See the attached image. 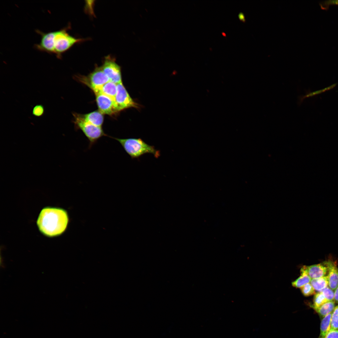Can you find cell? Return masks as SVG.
<instances>
[{
	"label": "cell",
	"mask_w": 338,
	"mask_h": 338,
	"mask_svg": "<svg viewBox=\"0 0 338 338\" xmlns=\"http://www.w3.org/2000/svg\"><path fill=\"white\" fill-rule=\"evenodd\" d=\"M328 271V286L335 291L338 285V268L336 263L331 260L324 261Z\"/></svg>",
	"instance_id": "9c48e42d"
},
{
	"label": "cell",
	"mask_w": 338,
	"mask_h": 338,
	"mask_svg": "<svg viewBox=\"0 0 338 338\" xmlns=\"http://www.w3.org/2000/svg\"><path fill=\"white\" fill-rule=\"evenodd\" d=\"M334 300L337 303H338V285L335 291Z\"/></svg>",
	"instance_id": "cb8c5ba5"
},
{
	"label": "cell",
	"mask_w": 338,
	"mask_h": 338,
	"mask_svg": "<svg viewBox=\"0 0 338 338\" xmlns=\"http://www.w3.org/2000/svg\"><path fill=\"white\" fill-rule=\"evenodd\" d=\"M78 78L80 82L90 88L95 94L98 93L103 86L109 81L101 67H96L88 76H82Z\"/></svg>",
	"instance_id": "5b68a950"
},
{
	"label": "cell",
	"mask_w": 338,
	"mask_h": 338,
	"mask_svg": "<svg viewBox=\"0 0 338 338\" xmlns=\"http://www.w3.org/2000/svg\"><path fill=\"white\" fill-rule=\"evenodd\" d=\"M304 266L308 275L311 279L324 276L328 271L327 266L323 263Z\"/></svg>",
	"instance_id": "30bf717a"
},
{
	"label": "cell",
	"mask_w": 338,
	"mask_h": 338,
	"mask_svg": "<svg viewBox=\"0 0 338 338\" xmlns=\"http://www.w3.org/2000/svg\"><path fill=\"white\" fill-rule=\"evenodd\" d=\"M330 5H338V0H332L325 1L321 6L323 8H326Z\"/></svg>",
	"instance_id": "603a6c76"
},
{
	"label": "cell",
	"mask_w": 338,
	"mask_h": 338,
	"mask_svg": "<svg viewBox=\"0 0 338 338\" xmlns=\"http://www.w3.org/2000/svg\"><path fill=\"white\" fill-rule=\"evenodd\" d=\"M68 28L54 31L52 39L53 54L58 58H61L63 54L75 44L85 40V39L77 38L70 35L67 32Z\"/></svg>",
	"instance_id": "3957f363"
},
{
	"label": "cell",
	"mask_w": 338,
	"mask_h": 338,
	"mask_svg": "<svg viewBox=\"0 0 338 338\" xmlns=\"http://www.w3.org/2000/svg\"><path fill=\"white\" fill-rule=\"evenodd\" d=\"M80 115L85 120L96 126L101 127L104 121L103 114L99 111H95L88 114Z\"/></svg>",
	"instance_id": "8fae6325"
},
{
	"label": "cell",
	"mask_w": 338,
	"mask_h": 338,
	"mask_svg": "<svg viewBox=\"0 0 338 338\" xmlns=\"http://www.w3.org/2000/svg\"><path fill=\"white\" fill-rule=\"evenodd\" d=\"M69 222V216L66 210L60 207H47L41 210L36 223L41 233L52 237L64 233Z\"/></svg>",
	"instance_id": "6da1fadb"
},
{
	"label": "cell",
	"mask_w": 338,
	"mask_h": 338,
	"mask_svg": "<svg viewBox=\"0 0 338 338\" xmlns=\"http://www.w3.org/2000/svg\"><path fill=\"white\" fill-rule=\"evenodd\" d=\"M95 95L99 111L102 114L111 115L118 112L115 102L111 98L101 93Z\"/></svg>",
	"instance_id": "ba28073f"
},
{
	"label": "cell",
	"mask_w": 338,
	"mask_h": 338,
	"mask_svg": "<svg viewBox=\"0 0 338 338\" xmlns=\"http://www.w3.org/2000/svg\"><path fill=\"white\" fill-rule=\"evenodd\" d=\"M321 292L328 301L334 300L335 291L328 286Z\"/></svg>",
	"instance_id": "ffe728a7"
},
{
	"label": "cell",
	"mask_w": 338,
	"mask_h": 338,
	"mask_svg": "<svg viewBox=\"0 0 338 338\" xmlns=\"http://www.w3.org/2000/svg\"><path fill=\"white\" fill-rule=\"evenodd\" d=\"M302 294L305 296H309L315 294V290L310 283H307L300 288Z\"/></svg>",
	"instance_id": "d6986e66"
},
{
	"label": "cell",
	"mask_w": 338,
	"mask_h": 338,
	"mask_svg": "<svg viewBox=\"0 0 338 338\" xmlns=\"http://www.w3.org/2000/svg\"><path fill=\"white\" fill-rule=\"evenodd\" d=\"M310 284L315 290L319 292H321L328 286L329 281L328 276L320 278L311 279Z\"/></svg>",
	"instance_id": "9a60e30c"
},
{
	"label": "cell",
	"mask_w": 338,
	"mask_h": 338,
	"mask_svg": "<svg viewBox=\"0 0 338 338\" xmlns=\"http://www.w3.org/2000/svg\"><path fill=\"white\" fill-rule=\"evenodd\" d=\"M117 84V92L115 102L118 112L131 107L139 108L140 105L131 98L122 82Z\"/></svg>",
	"instance_id": "8992f818"
},
{
	"label": "cell",
	"mask_w": 338,
	"mask_h": 338,
	"mask_svg": "<svg viewBox=\"0 0 338 338\" xmlns=\"http://www.w3.org/2000/svg\"><path fill=\"white\" fill-rule=\"evenodd\" d=\"M101 67L109 81L116 84L122 82L121 68L114 58L110 55L105 57Z\"/></svg>",
	"instance_id": "52a82bcc"
},
{
	"label": "cell",
	"mask_w": 338,
	"mask_h": 338,
	"mask_svg": "<svg viewBox=\"0 0 338 338\" xmlns=\"http://www.w3.org/2000/svg\"><path fill=\"white\" fill-rule=\"evenodd\" d=\"M300 273V277L292 282V285L294 287L300 288L305 284L310 283L311 280L304 266L301 268Z\"/></svg>",
	"instance_id": "4fadbf2b"
},
{
	"label": "cell",
	"mask_w": 338,
	"mask_h": 338,
	"mask_svg": "<svg viewBox=\"0 0 338 338\" xmlns=\"http://www.w3.org/2000/svg\"><path fill=\"white\" fill-rule=\"evenodd\" d=\"M73 115L75 126L82 131L88 138L90 147L100 138L106 135L102 127L96 126L87 121L81 117L80 114L74 113Z\"/></svg>",
	"instance_id": "277c9868"
},
{
	"label": "cell",
	"mask_w": 338,
	"mask_h": 338,
	"mask_svg": "<svg viewBox=\"0 0 338 338\" xmlns=\"http://www.w3.org/2000/svg\"><path fill=\"white\" fill-rule=\"evenodd\" d=\"M331 313L323 317L320 326V332L318 338H325L330 329Z\"/></svg>",
	"instance_id": "2e32d148"
},
{
	"label": "cell",
	"mask_w": 338,
	"mask_h": 338,
	"mask_svg": "<svg viewBox=\"0 0 338 338\" xmlns=\"http://www.w3.org/2000/svg\"><path fill=\"white\" fill-rule=\"evenodd\" d=\"M238 16L239 18L241 21H242L243 22H244L245 21L244 16L243 13L242 12L239 13L238 14Z\"/></svg>",
	"instance_id": "d4e9b609"
},
{
	"label": "cell",
	"mask_w": 338,
	"mask_h": 338,
	"mask_svg": "<svg viewBox=\"0 0 338 338\" xmlns=\"http://www.w3.org/2000/svg\"><path fill=\"white\" fill-rule=\"evenodd\" d=\"M330 329L338 330V305L335 307L331 313Z\"/></svg>",
	"instance_id": "ac0fdd59"
},
{
	"label": "cell",
	"mask_w": 338,
	"mask_h": 338,
	"mask_svg": "<svg viewBox=\"0 0 338 338\" xmlns=\"http://www.w3.org/2000/svg\"><path fill=\"white\" fill-rule=\"evenodd\" d=\"M325 338H338V330L330 329Z\"/></svg>",
	"instance_id": "7402d4cb"
},
{
	"label": "cell",
	"mask_w": 338,
	"mask_h": 338,
	"mask_svg": "<svg viewBox=\"0 0 338 338\" xmlns=\"http://www.w3.org/2000/svg\"><path fill=\"white\" fill-rule=\"evenodd\" d=\"M118 141L126 153L132 159H139L146 154H153L156 158L160 156V151L153 146L148 145L140 138H114Z\"/></svg>",
	"instance_id": "7a4b0ae2"
},
{
	"label": "cell",
	"mask_w": 338,
	"mask_h": 338,
	"mask_svg": "<svg viewBox=\"0 0 338 338\" xmlns=\"http://www.w3.org/2000/svg\"><path fill=\"white\" fill-rule=\"evenodd\" d=\"M44 113V106L41 104H38L35 105L33 108L32 114L34 116L40 117L43 115Z\"/></svg>",
	"instance_id": "44dd1931"
},
{
	"label": "cell",
	"mask_w": 338,
	"mask_h": 338,
	"mask_svg": "<svg viewBox=\"0 0 338 338\" xmlns=\"http://www.w3.org/2000/svg\"><path fill=\"white\" fill-rule=\"evenodd\" d=\"M117 92V84L109 81L103 86L100 92L97 93L103 94L110 98L115 101Z\"/></svg>",
	"instance_id": "7c38bea8"
},
{
	"label": "cell",
	"mask_w": 338,
	"mask_h": 338,
	"mask_svg": "<svg viewBox=\"0 0 338 338\" xmlns=\"http://www.w3.org/2000/svg\"><path fill=\"white\" fill-rule=\"evenodd\" d=\"M328 301L321 292L315 294L313 299V304L310 306L313 308L319 307Z\"/></svg>",
	"instance_id": "e0dca14e"
},
{
	"label": "cell",
	"mask_w": 338,
	"mask_h": 338,
	"mask_svg": "<svg viewBox=\"0 0 338 338\" xmlns=\"http://www.w3.org/2000/svg\"><path fill=\"white\" fill-rule=\"evenodd\" d=\"M335 308V301H333L327 302L320 306L313 309L323 317L331 313Z\"/></svg>",
	"instance_id": "5bb4252c"
}]
</instances>
